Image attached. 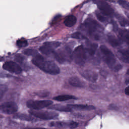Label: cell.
Returning <instances> with one entry per match:
<instances>
[{
    "instance_id": "cell-1",
    "label": "cell",
    "mask_w": 129,
    "mask_h": 129,
    "mask_svg": "<svg viewBox=\"0 0 129 129\" xmlns=\"http://www.w3.org/2000/svg\"><path fill=\"white\" fill-rule=\"evenodd\" d=\"M32 62L41 70L47 74L55 75L60 73L59 68L54 62L46 60L39 54L35 55L32 59Z\"/></svg>"
},
{
    "instance_id": "cell-2",
    "label": "cell",
    "mask_w": 129,
    "mask_h": 129,
    "mask_svg": "<svg viewBox=\"0 0 129 129\" xmlns=\"http://www.w3.org/2000/svg\"><path fill=\"white\" fill-rule=\"evenodd\" d=\"M100 49L104 61L110 69L118 71L122 68V66L117 62L113 53L106 46L101 45Z\"/></svg>"
},
{
    "instance_id": "cell-3",
    "label": "cell",
    "mask_w": 129,
    "mask_h": 129,
    "mask_svg": "<svg viewBox=\"0 0 129 129\" xmlns=\"http://www.w3.org/2000/svg\"><path fill=\"white\" fill-rule=\"evenodd\" d=\"M72 59L77 64L80 66L85 64L86 55L85 49L83 45H79L75 49L72 53Z\"/></svg>"
},
{
    "instance_id": "cell-4",
    "label": "cell",
    "mask_w": 129,
    "mask_h": 129,
    "mask_svg": "<svg viewBox=\"0 0 129 129\" xmlns=\"http://www.w3.org/2000/svg\"><path fill=\"white\" fill-rule=\"evenodd\" d=\"M54 57L59 63L70 62L72 59V53L70 48L65 47L59 49L56 52H54Z\"/></svg>"
},
{
    "instance_id": "cell-5",
    "label": "cell",
    "mask_w": 129,
    "mask_h": 129,
    "mask_svg": "<svg viewBox=\"0 0 129 129\" xmlns=\"http://www.w3.org/2000/svg\"><path fill=\"white\" fill-rule=\"evenodd\" d=\"M29 113L32 115L44 120L55 119L58 116V114L57 113L48 111H38L37 110L32 109L29 111Z\"/></svg>"
},
{
    "instance_id": "cell-6",
    "label": "cell",
    "mask_w": 129,
    "mask_h": 129,
    "mask_svg": "<svg viewBox=\"0 0 129 129\" xmlns=\"http://www.w3.org/2000/svg\"><path fill=\"white\" fill-rule=\"evenodd\" d=\"M53 102L50 100H28L26 103L27 106L34 110H39L52 105Z\"/></svg>"
},
{
    "instance_id": "cell-7",
    "label": "cell",
    "mask_w": 129,
    "mask_h": 129,
    "mask_svg": "<svg viewBox=\"0 0 129 129\" xmlns=\"http://www.w3.org/2000/svg\"><path fill=\"white\" fill-rule=\"evenodd\" d=\"M60 43L56 41L47 42L43 44L42 46L40 47L39 50L43 53L46 55H48L54 53V50L55 48L58 47Z\"/></svg>"
},
{
    "instance_id": "cell-8",
    "label": "cell",
    "mask_w": 129,
    "mask_h": 129,
    "mask_svg": "<svg viewBox=\"0 0 129 129\" xmlns=\"http://www.w3.org/2000/svg\"><path fill=\"white\" fill-rule=\"evenodd\" d=\"M18 109L17 104L13 101L5 102L1 105V111L7 114H13L16 112Z\"/></svg>"
},
{
    "instance_id": "cell-9",
    "label": "cell",
    "mask_w": 129,
    "mask_h": 129,
    "mask_svg": "<svg viewBox=\"0 0 129 129\" xmlns=\"http://www.w3.org/2000/svg\"><path fill=\"white\" fill-rule=\"evenodd\" d=\"M3 68L9 72L16 74H19L22 71L21 67L16 62L12 61L5 62L3 66Z\"/></svg>"
},
{
    "instance_id": "cell-10",
    "label": "cell",
    "mask_w": 129,
    "mask_h": 129,
    "mask_svg": "<svg viewBox=\"0 0 129 129\" xmlns=\"http://www.w3.org/2000/svg\"><path fill=\"white\" fill-rule=\"evenodd\" d=\"M99 10L105 15L111 16L113 15L114 11L112 8L103 0H94Z\"/></svg>"
},
{
    "instance_id": "cell-11",
    "label": "cell",
    "mask_w": 129,
    "mask_h": 129,
    "mask_svg": "<svg viewBox=\"0 0 129 129\" xmlns=\"http://www.w3.org/2000/svg\"><path fill=\"white\" fill-rule=\"evenodd\" d=\"M80 73L83 78L91 82H95L97 80L98 75L95 72L85 70L80 72Z\"/></svg>"
},
{
    "instance_id": "cell-12",
    "label": "cell",
    "mask_w": 129,
    "mask_h": 129,
    "mask_svg": "<svg viewBox=\"0 0 129 129\" xmlns=\"http://www.w3.org/2000/svg\"><path fill=\"white\" fill-rule=\"evenodd\" d=\"M98 24L97 22H96L94 20L90 19L84 23V26L89 34L91 35L96 30Z\"/></svg>"
},
{
    "instance_id": "cell-13",
    "label": "cell",
    "mask_w": 129,
    "mask_h": 129,
    "mask_svg": "<svg viewBox=\"0 0 129 129\" xmlns=\"http://www.w3.org/2000/svg\"><path fill=\"white\" fill-rule=\"evenodd\" d=\"M119 59L124 62L129 63V51L125 49H120L117 52Z\"/></svg>"
},
{
    "instance_id": "cell-14",
    "label": "cell",
    "mask_w": 129,
    "mask_h": 129,
    "mask_svg": "<svg viewBox=\"0 0 129 129\" xmlns=\"http://www.w3.org/2000/svg\"><path fill=\"white\" fill-rule=\"evenodd\" d=\"M119 39L125 42L129 46V30L126 29H119L118 31Z\"/></svg>"
},
{
    "instance_id": "cell-15",
    "label": "cell",
    "mask_w": 129,
    "mask_h": 129,
    "mask_svg": "<svg viewBox=\"0 0 129 129\" xmlns=\"http://www.w3.org/2000/svg\"><path fill=\"white\" fill-rule=\"evenodd\" d=\"M48 108L50 109H52V110H55L62 111V112H70L72 110V109H73L70 106H69L68 104L67 105L55 104L53 106H51V107H49Z\"/></svg>"
},
{
    "instance_id": "cell-16",
    "label": "cell",
    "mask_w": 129,
    "mask_h": 129,
    "mask_svg": "<svg viewBox=\"0 0 129 129\" xmlns=\"http://www.w3.org/2000/svg\"><path fill=\"white\" fill-rule=\"evenodd\" d=\"M51 125L52 126H68L71 128H76L78 125V123L75 121H70L69 122H51Z\"/></svg>"
},
{
    "instance_id": "cell-17",
    "label": "cell",
    "mask_w": 129,
    "mask_h": 129,
    "mask_svg": "<svg viewBox=\"0 0 129 129\" xmlns=\"http://www.w3.org/2000/svg\"><path fill=\"white\" fill-rule=\"evenodd\" d=\"M69 84L75 87L78 88H83L84 87V84L83 82L77 77H72L69 80Z\"/></svg>"
},
{
    "instance_id": "cell-18",
    "label": "cell",
    "mask_w": 129,
    "mask_h": 129,
    "mask_svg": "<svg viewBox=\"0 0 129 129\" xmlns=\"http://www.w3.org/2000/svg\"><path fill=\"white\" fill-rule=\"evenodd\" d=\"M73 109H77L79 110H91L94 109L95 107L92 105H84V104H68Z\"/></svg>"
},
{
    "instance_id": "cell-19",
    "label": "cell",
    "mask_w": 129,
    "mask_h": 129,
    "mask_svg": "<svg viewBox=\"0 0 129 129\" xmlns=\"http://www.w3.org/2000/svg\"><path fill=\"white\" fill-rule=\"evenodd\" d=\"M77 22V19L74 15H69L64 20V24L67 27H72Z\"/></svg>"
},
{
    "instance_id": "cell-20",
    "label": "cell",
    "mask_w": 129,
    "mask_h": 129,
    "mask_svg": "<svg viewBox=\"0 0 129 129\" xmlns=\"http://www.w3.org/2000/svg\"><path fill=\"white\" fill-rule=\"evenodd\" d=\"M77 98L73 95H61L55 96L53 98V99L57 101H64L72 99H77Z\"/></svg>"
},
{
    "instance_id": "cell-21",
    "label": "cell",
    "mask_w": 129,
    "mask_h": 129,
    "mask_svg": "<svg viewBox=\"0 0 129 129\" xmlns=\"http://www.w3.org/2000/svg\"><path fill=\"white\" fill-rule=\"evenodd\" d=\"M108 41L109 44L113 47H117L121 44L120 40L112 35H109L108 36Z\"/></svg>"
},
{
    "instance_id": "cell-22",
    "label": "cell",
    "mask_w": 129,
    "mask_h": 129,
    "mask_svg": "<svg viewBox=\"0 0 129 129\" xmlns=\"http://www.w3.org/2000/svg\"><path fill=\"white\" fill-rule=\"evenodd\" d=\"M98 45L96 43H91L88 45L87 47V50L90 55H93L97 48Z\"/></svg>"
},
{
    "instance_id": "cell-23",
    "label": "cell",
    "mask_w": 129,
    "mask_h": 129,
    "mask_svg": "<svg viewBox=\"0 0 129 129\" xmlns=\"http://www.w3.org/2000/svg\"><path fill=\"white\" fill-rule=\"evenodd\" d=\"M17 118H18L20 119L25 120V121H32L34 120V118L32 117L30 115H28L26 114H22V113H19L17 114L16 116Z\"/></svg>"
},
{
    "instance_id": "cell-24",
    "label": "cell",
    "mask_w": 129,
    "mask_h": 129,
    "mask_svg": "<svg viewBox=\"0 0 129 129\" xmlns=\"http://www.w3.org/2000/svg\"><path fill=\"white\" fill-rule=\"evenodd\" d=\"M16 44L19 47H24L27 46L28 43L26 39L24 38H21L18 40L16 42Z\"/></svg>"
},
{
    "instance_id": "cell-25",
    "label": "cell",
    "mask_w": 129,
    "mask_h": 129,
    "mask_svg": "<svg viewBox=\"0 0 129 129\" xmlns=\"http://www.w3.org/2000/svg\"><path fill=\"white\" fill-rule=\"evenodd\" d=\"M23 53L27 55H36L37 51L33 49H27L23 51Z\"/></svg>"
},
{
    "instance_id": "cell-26",
    "label": "cell",
    "mask_w": 129,
    "mask_h": 129,
    "mask_svg": "<svg viewBox=\"0 0 129 129\" xmlns=\"http://www.w3.org/2000/svg\"><path fill=\"white\" fill-rule=\"evenodd\" d=\"M117 18L118 19L119 23V24L121 26H126L129 25L128 22L123 17H120V16L119 17V16H118L117 17Z\"/></svg>"
},
{
    "instance_id": "cell-27",
    "label": "cell",
    "mask_w": 129,
    "mask_h": 129,
    "mask_svg": "<svg viewBox=\"0 0 129 129\" xmlns=\"http://www.w3.org/2000/svg\"><path fill=\"white\" fill-rule=\"evenodd\" d=\"M118 3L123 8L129 10V3H128L126 1H125L124 0H119L118 1Z\"/></svg>"
},
{
    "instance_id": "cell-28",
    "label": "cell",
    "mask_w": 129,
    "mask_h": 129,
    "mask_svg": "<svg viewBox=\"0 0 129 129\" xmlns=\"http://www.w3.org/2000/svg\"><path fill=\"white\" fill-rule=\"evenodd\" d=\"M72 37L75 39H84L85 37L81 33L79 32H75L72 35Z\"/></svg>"
},
{
    "instance_id": "cell-29",
    "label": "cell",
    "mask_w": 129,
    "mask_h": 129,
    "mask_svg": "<svg viewBox=\"0 0 129 129\" xmlns=\"http://www.w3.org/2000/svg\"><path fill=\"white\" fill-rule=\"evenodd\" d=\"M8 88L7 86L5 85H1L0 87V95H1V98L2 99L3 95L5 94L6 92L7 91Z\"/></svg>"
},
{
    "instance_id": "cell-30",
    "label": "cell",
    "mask_w": 129,
    "mask_h": 129,
    "mask_svg": "<svg viewBox=\"0 0 129 129\" xmlns=\"http://www.w3.org/2000/svg\"><path fill=\"white\" fill-rule=\"evenodd\" d=\"M96 17H97V19H98L100 21L102 22H105V21H106V20H107L106 18L105 17H104L103 16H102L101 14L97 13H96Z\"/></svg>"
},
{
    "instance_id": "cell-31",
    "label": "cell",
    "mask_w": 129,
    "mask_h": 129,
    "mask_svg": "<svg viewBox=\"0 0 129 129\" xmlns=\"http://www.w3.org/2000/svg\"><path fill=\"white\" fill-rule=\"evenodd\" d=\"M124 92H125V93L126 95L129 96V86L127 87L125 89Z\"/></svg>"
},
{
    "instance_id": "cell-32",
    "label": "cell",
    "mask_w": 129,
    "mask_h": 129,
    "mask_svg": "<svg viewBox=\"0 0 129 129\" xmlns=\"http://www.w3.org/2000/svg\"><path fill=\"white\" fill-rule=\"evenodd\" d=\"M26 129H46V128H42V127H36V128H27Z\"/></svg>"
},
{
    "instance_id": "cell-33",
    "label": "cell",
    "mask_w": 129,
    "mask_h": 129,
    "mask_svg": "<svg viewBox=\"0 0 129 129\" xmlns=\"http://www.w3.org/2000/svg\"><path fill=\"white\" fill-rule=\"evenodd\" d=\"M126 74L127 75H129V69H128L127 70V71H126Z\"/></svg>"
},
{
    "instance_id": "cell-34",
    "label": "cell",
    "mask_w": 129,
    "mask_h": 129,
    "mask_svg": "<svg viewBox=\"0 0 129 129\" xmlns=\"http://www.w3.org/2000/svg\"><path fill=\"white\" fill-rule=\"evenodd\" d=\"M126 83L129 84V80H127L126 81Z\"/></svg>"
}]
</instances>
